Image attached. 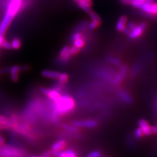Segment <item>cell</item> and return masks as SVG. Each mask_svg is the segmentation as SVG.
Here are the masks:
<instances>
[{
	"instance_id": "d4e9b609",
	"label": "cell",
	"mask_w": 157,
	"mask_h": 157,
	"mask_svg": "<svg viewBox=\"0 0 157 157\" xmlns=\"http://www.w3.org/2000/svg\"><path fill=\"white\" fill-rule=\"evenodd\" d=\"M86 157H104V155L101 151L95 150L88 153Z\"/></svg>"
},
{
	"instance_id": "d590c367",
	"label": "cell",
	"mask_w": 157,
	"mask_h": 157,
	"mask_svg": "<svg viewBox=\"0 0 157 157\" xmlns=\"http://www.w3.org/2000/svg\"><path fill=\"white\" fill-rule=\"evenodd\" d=\"M72 1L75 3H77L78 2H86V3H88L93 4L92 0H72Z\"/></svg>"
},
{
	"instance_id": "44dd1931",
	"label": "cell",
	"mask_w": 157,
	"mask_h": 157,
	"mask_svg": "<svg viewBox=\"0 0 157 157\" xmlns=\"http://www.w3.org/2000/svg\"><path fill=\"white\" fill-rule=\"evenodd\" d=\"M11 45L12 48L14 49V50H18L22 46V42L21 40L19 38L15 37L13 39H12V41L11 42Z\"/></svg>"
},
{
	"instance_id": "60d3db41",
	"label": "cell",
	"mask_w": 157,
	"mask_h": 157,
	"mask_svg": "<svg viewBox=\"0 0 157 157\" xmlns=\"http://www.w3.org/2000/svg\"><path fill=\"white\" fill-rule=\"evenodd\" d=\"M3 145H2V144H0V149H1V148H2V147Z\"/></svg>"
},
{
	"instance_id": "52a82bcc",
	"label": "cell",
	"mask_w": 157,
	"mask_h": 157,
	"mask_svg": "<svg viewBox=\"0 0 157 157\" xmlns=\"http://www.w3.org/2000/svg\"><path fill=\"white\" fill-rule=\"evenodd\" d=\"M150 16H157V2H145L140 9Z\"/></svg>"
},
{
	"instance_id": "8fae6325",
	"label": "cell",
	"mask_w": 157,
	"mask_h": 157,
	"mask_svg": "<svg viewBox=\"0 0 157 157\" xmlns=\"http://www.w3.org/2000/svg\"><path fill=\"white\" fill-rule=\"evenodd\" d=\"M13 19L11 17L7 15V14H5V16L2 20V21L0 24V34L2 36H4L5 33H6L7 28H9V25L11 24Z\"/></svg>"
},
{
	"instance_id": "f6af8a7d",
	"label": "cell",
	"mask_w": 157,
	"mask_h": 157,
	"mask_svg": "<svg viewBox=\"0 0 157 157\" xmlns=\"http://www.w3.org/2000/svg\"><path fill=\"white\" fill-rule=\"evenodd\" d=\"M9 1H11V0H9Z\"/></svg>"
},
{
	"instance_id": "484cf974",
	"label": "cell",
	"mask_w": 157,
	"mask_h": 157,
	"mask_svg": "<svg viewBox=\"0 0 157 157\" xmlns=\"http://www.w3.org/2000/svg\"><path fill=\"white\" fill-rule=\"evenodd\" d=\"M80 51H81V49L78 48L77 47L73 45L72 47H70V48H69L68 53H69V55H70V56L71 57H72L73 56L77 55V54L80 52Z\"/></svg>"
},
{
	"instance_id": "30bf717a",
	"label": "cell",
	"mask_w": 157,
	"mask_h": 157,
	"mask_svg": "<svg viewBox=\"0 0 157 157\" xmlns=\"http://www.w3.org/2000/svg\"><path fill=\"white\" fill-rule=\"evenodd\" d=\"M128 21V17L126 15L121 16L119 18V19H118L116 24V26H115L116 30L118 32L123 33L127 27Z\"/></svg>"
},
{
	"instance_id": "9c48e42d",
	"label": "cell",
	"mask_w": 157,
	"mask_h": 157,
	"mask_svg": "<svg viewBox=\"0 0 157 157\" xmlns=\"http://www.w3.org/2000/svg\"><path fill=\"white\" fill-rule=\"evenodd\" d=\"M128 72V67L125 65H121L120 71L117 73L113 79L115 85H119L124 79L126 73Z\"/></svg>"
},
{
	"instance_id": "ba28073f",
	"label": "cell",
	"mask_w": 157,
	"mask_h": 157,
	"mask_svg": "<svg viewBox=\"0 0 157 157\" xmlns=\"http://www.w3.org/2000/svg\"><path fill=\"white\" fill-rule=\"evenodd\" d=\"M67 146V141L65 140H60L55 142L52 145V156L55 157H58L60 152L66 148Z\"/></svg>"
},
{
	"instance_id": "ab89813d",
	"label": "cell",
	"mask_w": 157,
	"mask_h": 157,
	"mask_svg": "<svg viewBox=\"0 0 157 157\" xmlns=\"http://www.w3.org/2000/svg\"><path fill=\"white\" fill-rule=\"evenodd\" d=\"M3 130V128L2 125H0V130Z\"/></svg>"
},
{
	"instance_id": "cb8c5ba5",
	"label": "cell",
	"mask_w": 157,
	"mask_h": 157,
	"mask_svg": "<svg viewBox=\"0 0 157 157\" xmlns=\"http://www.w3.org/2000/svg\"><path fill=\"white\" fill-rule=\"evenodd\" d=\"M134 137L137 140H140L141 138H143V137L145 136L144 132H143V130H141L140 127L137 128L136 130L134 131Z\"/></svg>"
},
{
	"instance_id": "7bdbcfd3",
	"label": "cell",
	"mask_w": 157,
	"mask_h": 157,
	"mask_svg": "<svg viewBox=\"0 0 157 157\" xmlns=\"http://www.w3.org/2000/svg\"><path fill=\"white\" fill-rule=\"evenodd\" d=\"M2 74V72H1V71H0V75H1Z\"/></svg>"
},
{
	"instance_id": "f35d334b",
	"label": "cell",
	"mask_w": 157,
	"mask_h": 157,
	"mask_svg": "<svg viewBox=\"0 0 157 157\" xmlns=\"http://www.w3.org/2000/svg\"><path fill=\"white\" fill-rule=\"evenodd\" d=\"M141 1L144 2H153V0H141Z\"/></svg>"
},
{
	"instance_id": "74e56055",
	"label": "cell",
	"mask_w": 157,
	"mask_h": 157,
	"mask_svg": "<svg viewBox=\"0 0 157 157\" xmlns=\"http://www.w3.org/2000/svg\"><path fill=\"white\" fill-rule=\"evenodd\" d=\"M5 143H6V140H5V138L1 134H0V144L4 145Z\"/></svg>"
},
{
	"instance_id": "3957f363",
	"label": "cell",
	"mask_w": 157,
	"mask_h": 157,
	"mask_svg": "<svg viewBox=\"0 0 157 157\" xmlns=\"http://www.w3.org/2000/svg\"><path fill=\"white\" fill-rule=\"evenodd\" d=\"M22 2L23 0H11L7 6L6 14L14 18L21 10Z\"/></svg>"
},
{
	"instance_id": "6da1fadb",
	"label": "cell",
	"mask_w": 157,
	"mask_h": 157,
	"mask_svg": "<svg viewBox=\"0 0 157 157\" xmlns=\"http://www.w3.org/2000/svg\"><path fill=\"white\" fill-rule=\"evenodd\" d=\"M52 102V109L54 120H57L60 116L70 113L74 110L75 107L74 99L68 95L61 96L59 99Z\"/></svg>"
},
{
	"instance_id": "b9f144b4",
	"label": "cell",
	"mask_w": 157,
	"mask_h": 157,
	"mask_svg": "<svg viewBox=\"0 0 157 157\" xmlns=\"http://www.w3.org/2000/svg\"><path fill=\"white\" fill-rule=\"evenodd\" d=\"M30 157H39V156H30Z\"/></svg>"
},
{
	"instance_id": "8d00e7d4",
	"label": "cell",
	"mask_w": 157,
	"mask_h": 157,
	"mask_svg": "<svg viewBox=\"0 0 157 157\" xmlns=\"http://www.w3.org/2000/svg\"><path fill=\"white\" fill-rule=\"evenodd\" d=\"M132 0H120V2L126 6H130Z\"/></svg>"
},
{
	"instance_id": "7a4b0ae2",
	"label": "cell",
	"mask_w": 157,
	"mask_h": 157,
	"mask_svg": "<svg viewBox=\"0 0 157 157\" xmlns=\"http://www.w3.org/2000/svg\"><path fill=\"white\" fill-rule=\"evenodd\" d=\"M25 149L10 144H4L0 149V157H26Z\"/></svg>"
},
{
	"instance_id": "7c38bea8",
	"label": "cell",
	"mask_w": 157,
	"mask_h": 157,
	"mask_svg": "<svg viewBox=\"0 0 157 157\" xmlns=\"http://www.w3.org/2000/svg\"><path fill=\"white\" fill-rule=\"evenodd\" d=\"M117 95L120 99L127 104H132L134 103V99L128 92L124 90H120L117 92Z\"/></svg>"
},
{
	"instance_id": "f546056e",
	"label": "cell",
	"mask_w": 157,
	"mask_h": 157,
	"mask_svg": "<svg viewBox=\"0 0 157 157\" xmlns=\"http://www.w3.org/2000/svg\"><path fill=\"white\" fill-rule=\"evenodd\" d=\"M0 47H2L4 49H6V50H11V49H12L11 43H9L6 39H3Z\"/></svg>"
},
{
	"instance_id": "d6986e66",
	"label": "cell",
	"mask_w": 157,
	"mask_h": 157,
	"mask_svg": "<svg viewBox=\"0 0 157 157\" xmlns=\"http://www.w3.org/2000/svg\"><path fill=\"white\" fill-rule=\"evenodd\" d=\"M58 84L61 85H65L68 82L69 75L67 73H60V75L58 77Z\"/></svg>"
},
{
	"instance_id": "e0dca14e",
	"label": "cell",
	"mask_w": 157,
	"mask_h": 157,
	"mask_svg": "<svg viewBox=\"0 0 157 157\" xmlns=\"http://www.w3.org/2000/svg\"><path fill=\"white\" fill-rule=\"evenodd\" d=\"M62 128L66 132H72V133L78 134L80 132V128L73 126V124H62Z\"/></svg>"
},
{
	"instance_id": "8992f818",
	"label": "cell",
	"mask_w": 157,
	"mask_h": 157,
	"mask_svg": "<svg viewBox=\"0 0 157 157\" xmlns=\"http://www.w3.org/2000/svg\"><path fill=\"white\" fill-rule=\"evenodd\" d=\"M39 90L44 95H45L49 100L52 101H56L62 96L60 92L56 88H55V89L52 88H52H48L44 86H41L40 88H39Z\"/></svg>"
},
{
	"instance_id": "e575fe53",
	"label": "cell",
	"mask_w": 157,
	"mask_h": 157,
	"mask_svg": "<svg viewBox=\"0 0 157 157\" xmlns=\"http://www.w3.org/2000/svg\"><path fill=\"white\" fill-rule=\"evenodd\" d=\"M151 135L157 134V126H151Z\"/></svg>"
},
{
	"instance_id": "4dcf8cb0",
	"label": "cell",
	"mask_w": 157,
	"mask_h": 157,
	"mask_svg": "<svg viewBox=\"0 0 157 157\" xmlns=\"http://www.w3.org/2000/svg\"><path fill=\"white\" fill-rule=\"evenodd\" d=\"M65 152H66V157H78L77 153L73 149H69L66 150Z\"/></svg>"
},
{
	"instance_id": "2e32d148",
	"label": "cell",
	"mask_w": 157,
	"mask_h": 157,
	"mask_svg": "<svg viewBox=\"0 0 157 157\" xmlns=\"http://www.w3.org/2000/svg\"><path fill=\"white\" fill-rule=\"evenodd\" d=\"M0 125H2L3 128V130H8L11 128V123L10 119L6 116L0 115Z\"/></svg>"
},
{
	"instance_id": "9a60e30c",
	"label": "cell",
	"mask_w": 157,
	"mask_h": 157,
	"mask_svg": "<svg viewBox=\"0 0 157 157\" xmlns=\"http://www.w3.org/2000/svg\"><path fill=\"white\" fill-rule=\"evenodd\" d=\"M41 74L44 77L52 78V79H58L59 76L60 75V72L56 71L45 70H43L41 72Z\"/></svg>"
},
{
	"instance_id": "d6a6232c",
	"label": "cell",
	"mask_w": 157,
	"mask_h": 157,
	"mask_svg": "<svg viewBox=\"0 0 157 157\" xmlns=\"http://www.w3.org/2000/svg\"><path fill=\"white\" fill-rule=\"evenodd\" d=\"M52 156V150H47L44 152L39 157H51Z\"/></svg>"
},
{
	"instance_id": "836d02e7",
	"label": "cell",
	"mask_w": 157,
	"mask_h": 157,
	"mask_svg": "<svg viewBox=\"0 0 157 157\" xmlns=\"http://www.w3.org/2000/svg\"><path fill=\"white\" fill-rule=\"evenodd\" d=\"M20 67H21V71H26L30 70V66H29L28 65H22L20 66Z\"/></svg>"
},
{
	"instance_id": "f1b7e54d",
	"label": "cell",
	"mask_w": 157,
	"mask_h": 157,
	"mask_svg": "<svg viewBox=\"0 0 157 157\" xmlns=\"http://www.w3.org/2000/svg\"><path fill=\"white\" fill-rule=\"evenodd\" d=\"M84 37H85V36L82 34V33H81V32L76 31L75 33H73V35L71 36V41H73L75 40H77V39H78L84 38Z\"/></svg>"
},
{
	"instance_id": "4fadbf2b",
	"label": "cell",
	"mask_w": 157,
	"mask_h": 157,
	"mask_svg": "<svg viewBox=\"0 0 157 157\" xmlns=\"http://www.w3.org/2000/svg\"><path fill=\"white\" fill-rule=\"evenodd\" d=\"M21 71L20 66H13L9 69V73H10L12 81L16 82L19 80V73Z\"/></svg>"
},
{
	"instance_id": "ffe728a7",
	"label": "cell",
	"mask_w": 157,
	"mask_h": 157,
	"mask_svg": "<svg viewBox=\"0 0 157 157\" xmlns=\"http://www.w3.org/2000/svg\"><path fill=\"white\" fill-rule=\"evenodd\" d=\"M72 43H73V46H75L79 49H81L85 46L86 41L85 39V37H84V38L78 39H77V40L72 41Z\"/></svg>"
},
{
	"instance_id": "277c9868",
	"label": "cell",
	"mask_w": 157,
	"mask_h": 157,
	"mask_svg": "<svg viewBox=\"0 0 157 157\" xmlns=\"http://www.w3.org/2000/svg\"><path fill=\"white\" fill-rule=\"evenodd\" d=\"M147 26H148V24L146 22H141L139 24H137L134 29H132L128 36L132 40H135V39H138L144 35Z\"/></svg>"
},
{
	"instance_id": "5bb4252c",
	"label": "cell",
	"mask_w": 157,
	"mask_h": 157,
	"mask_svg": "<svg viewBox=\"0 0 157 157\" xmlns=\"http://www.w3.org/2000/svg\"><path fill=\"white\" fill-rule=\"evenodd\" d=\"M138 125H139V127H140L141 130H143L145 136H151V126L149 124V122H147L145 119H140L138 121Z\"/></svg>"
},
{
	"instance_id": "ac0fdd59",
	"label": "cell",
	"mask_w": 157,
	"mask_h": 157,
	"mask_svg": "<svg viewBox=\"0 0 157 157\" xmlns=\"http://www.w3.org/2000/svg\"><path fill=\"white\" fill-rule=\"evenodd\" d=\"M101 24V21H91L90 22H88L87 28L89 30H94V29L99 28Z\"/></svg>"
},
{
	"instance_id": "603a6c76",
	"label": "cell",
	"mask_w": 157,
	"mask_h": 157,
	"mask_svg": "<svg viewBox=\"0 0 157 157\" xmlns=\"http://www.w3.org/2000/svg\"><path fill=\"white\" fill-rule=\"evenodd\" d=\"M107 60L109 62V63H112V64H113L115 66H121V62L119 60V59H118L117 58L115 57H113V56H109L107 58Z\"/></svg>"
},
{
	"instance_id": "4316f807",
	"label": "cell",
	"mask_w": 157,
	"mask_h": 157,
	"mask_svg": "<svg viewBox=\"0 0 157 157\" xmlns=\"http://www.w3.org/2000/svg\"><path fill=\"white\" fill-rule=\"evenodd\" d=\"M144 3L145 2H142L141 0H132L130 6L135 9H141Z\"/></svg>"
},
{
	"instance_id": "5b68a950",
	"label": "cell",
	"mask_w": 157,
	"mask_h": 157,
	"mask_svg": "<svg viewBox=\"0 0 157 157\" xmlns=\"http://www.w3.org/2000/svg\"><path fill=\"white\" fill-rule=\"evenodd\" d=\"M71 124L78 128H95L99 125L98 122L94 119H87L82 121H74L71 122Z\"/></svg>"
},
{
	"instance_id": "ee69618b",
	"label": "cell",
	"mask_w": 157,
	"mask_h": 157,
	"mask_svg": "<svg viewBox=\"0 0 157 157\" xmlns=\"http://www.w3.org/2000/svg\"><path fill=\"white\" fill-rule=\"evenodd\" d=\"M156 126H157V122H156Z\"/></svg>"
},
{
	"instance_id": "7402d4cb",
	"label": "cell",
	"mask_w": 157,
	"mask_h": 157,
	"mask_svg": "<svg viewBox=\"0 0 157 157\" xmlns=\"http://www.w3.org/2000/svg\"><path fill=\"white\" fill-rule=\"evenodd\" d=\"M69 48H70V47H69L68 45H65L62 47L61 51H60V53H59V55H58L59 60H61L62 59H63L66 56V55H67L68 51H69Z\"/></svg>"
},
{
	"instance_id": "1f68e13d",
	"label": "cell",
	"mask_w": 157,
	"mask_h": 157,
	"mask_svg": "<svg viewBox=\"0 0 157 157\" xmlns=\"http://www.w3.org/2000/svg\"><path fill=\"white\" fill-rule=\"evenodd\" d=\"M87 24H88L87 21H82V22H81L79 24H78V26L77 28V31L80 32L81 30H82L83 29L85 28L87 26Z\"/></svg>"
},
{
	"instance_id": "83f0119b",
	"label": "cell",
	"mask_w": 157,
	"mask_h": 157,
	"mask_svg": "<svg viewBox=\"0 0 157 157\" xmlns=\"http://www.w3.org/2000/svg\"><path fill=\"white\" fill-rule=\"evenodd\" d=\"M88 15H89L90 18L91 19V21H101V19L100 18V17L98 15V14L92 11L91 12H90L88 13Z\"/></svg>"
}]
</instances>
